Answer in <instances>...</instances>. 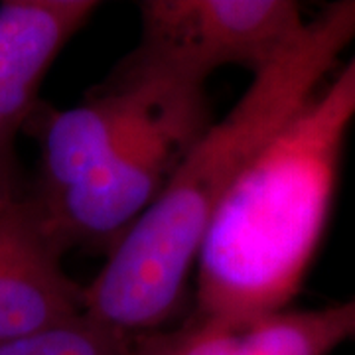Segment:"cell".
Returning a JSON list of instances; mask_svg holds the SVG:
<instances>
[{"label": "cell", "instance_id": "obj_1", "mask_svg": "<svg viewBox=\"0 0 355 355\" xmlns=\"http://www.w3.org/2000/svg\"><path fill=\"white\" fill-rule=\"evenodd\" d=\"M354 40L355 0L336 2L308 20L291 50L253 76L241 99L203 130L85 286L89 318L132 340L178 316L217 209L266 142L320 93Z\"/></svg>", "mask_w": 355, "mask_h": 355}, {"label": "cell", "instance_id": "obj_2", "mask_svg": "<svg viewBox=\"0 0 355 355\" xmlns=\"http://www.w3.org/2000/svg\"><path fill=\"white\" fill-rule=\"evenodd\" d=\"M355 101L334 79L266 142L217 209L196 261L200 316L286 310L328 225Z\"/></svg>", "mask_w": 355, "mask_h": 355}, {"label": "cell", "instance_id": "obj_3", "mask_svg": "<svg viewBox=\"0 0 355 355\" xmlns=\"http://www.w3.org/2000/svg\"><path fill=\"white\" fill-rule=\"evenodd\" d=\"M209 116L207 95H190L107 156L76 186L44 202L24 193L44 235L62 254L76 247L111 253L211 125Z\"/></svg>", "mask_w": 355, "mask_h": 355}, {"label": "cell", "instance_id": "obj_4", "mask_svg": "<svg viewBox=\"0 0 355 355\" xmlns=\"http://www.w3.org/2000/svg\"><path fill=\"white\" fill-rule=\"evenodd\" d=\"M139 14V44L121 64L203 87L227 65L261 73L308 24L291 0H144Z\"/></svg>", "mask_w": 355, "mask_h": 355}, {"label": "cell", "instance_id": "obj_5", "mask_svg": "<svg viewBox=\"0 0 355 355\" xmlns=\"http://www.w3.org/2000/svg\"><path fill=\"white\" fill-rule=\"evenodd\" d=\"M99 8L95 0L0 2V205L22 198L28 186L16 139L38 113L44 79Z\"/></svg>", "mask_w": 355, "mask_h": 355}, {"label": "cell", "instance_id": "obj_6", "mask_svg": "<svg viewBox=\"0 0 355 355\" xmlns=\"http://www.w3.org/2000/svg\"><path fill=\"white\" fill-rule=\"evenodd\" d=\"M349 340H355V298L254 320L193 312L180 326L128 340V355H330Z\"/></svg>", "mask_w": 355, "mask_h": 355}, {"label": "cell", "instance_id": "obj_7", "mask_svg": "<svg viewBox=\"0 0 355 355\" xmlns=\"http://www.w3.org/2000/svg\"><path fill=\"white\" fill-rule=\"evenodd\" d=\"M62 259L26 196L0 205V343L85 312V286Z\"/></svg>", "mask_w": 355, "mask_h": 355}, {"label": "cell", "instance_id": "obj_8", "mask_svg": "<svg viewBox=\"0 0 355 355\" xmlns=\"http://www.w3.org/2000/svg\"><path fill=\"white\" fill-rule=\"evenodd\" d=\"M0 355H128V340L83 312L0 343Z\"/></svg>", "mask_w": 355, "mask_h": 355}, {"label": "cell", "instance_id": "obj_9", "mask_svg": "<svg viewBox=\"0 0 355 355\" xmlns=\"http://www.w3.org/2000/svg\"><path fill=\"white\" fill-rule=\"evenodd\" d=\"M334 79L349 93V97L355 101V53L347 60V64L343 65L342 69H340V73Z\"/></svg>", "mask_w": 355, "mask_h": 355}]
</instances>
